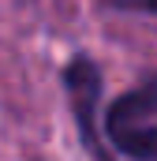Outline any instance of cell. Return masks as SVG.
Listing matches in <instances>:
<instances>
[{
	"label": "cell",
	"mask_w": 157,
	"mask_h": 161,
	"mask_svg": "<svg viewBox=\"0 0 157 161\" xmlns=\"http://www.w3.org/2000/svg\"><path fill=\"white\" fill-rule=\"evenodd\" d=\"M64 86H68V97L75 105V116H78V127L86 135V142L97 146L94 116H97V101H101V68L86 56H75L64 68Z\"/></svg>",
	"instance_id": "2"
},
{
	"label": "cell",
	"mask_w": 157,
	"mask_h": 161,
	"mask_svg": "<svg viewBox=\"0 0 157 161\" xmlns=\"http://www.w3.org/2000/svg\"><path fill=\"white\" fill-rule=\"evenodd\" d=\"M142 4H146V8H150V11H157V0H142Z\"/></svg>",
	"instance_id": "3"
},
{
	"label": "cell",
	"mask_w": 157,
	"mask_h": 161,
	"mask_svg": "<svg viewBox=\"0 0 157 161\" xmlns=\"http://www.w3.org/2000/svg\"><path fill=\"white\" fill-rule=\"evenodd\" d=\"M154 109H157V82L112 101V109L105 116V135L112 139L120 154L135 161H157V124L150 120Z\"/></svg>",
	"instance_id": "1"
}]
</instances>
